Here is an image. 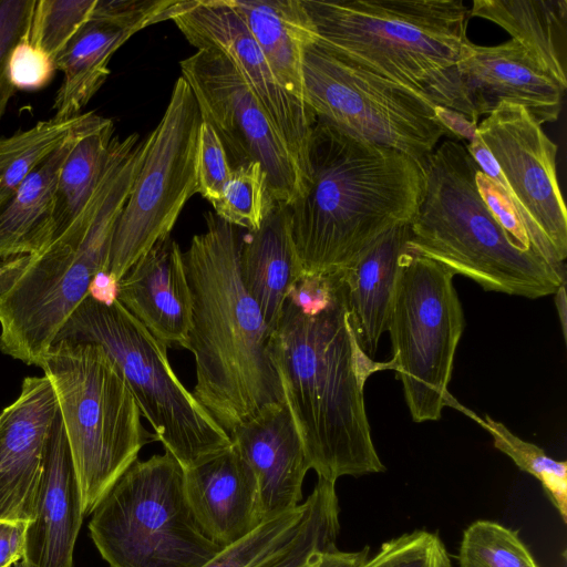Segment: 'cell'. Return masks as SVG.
Returning <instances> with one entry per match:
<instances>
[{
    "label": "cell",
    "instance_id": "obj_32",
    "mask_svg": "<svg viewBox=\"0 0 567 567\" xmlns=\"http://www.w3.org/2000/svg\"><path fill=\"white\" fill-rule=\"evenodd\" d=\"M458 567H539L518 533L497 522L477 519L463 532Z\"/></svg>",
    "mask_w": 567,
    "mask_h": 567
},
{
    "label": "cell",
    "instance_id": "obj_6",
    "mask_svg": "<svg viewBox=\"0 0 567 567\" xmlns=\"http://www.w3.org/2000/svg\"><path fill=\"white\" fill-rule=\"evenodd\" d=\"M424 189L410 224V248L483 289L526 298L565 284L540 256L516 245L482 199L478 165L457 141L441 143L423 162Z\"/></svg>",
    "mask_w": 567,
    "mask_h": 567
},
{
    "label": "cell",
    "instance_id": "obj_27",
    "mask_svg": "<svg viewBox=\"0 0 567 567\" xmlns=\"http://www.w3.org/2000/svg\"><path fill=\"white\" fill-rule=\"evenodd\" d=\"M470 17L486 19L504 29L567 89L566 0H474Z\"/></svg>",
    "mask_w": 567,
    "mask_h": 567
},
{
    "label": "cell",
    "instance_id": "obj_17",
    "mask_svg": "<svg viewBox=\"0 0 567 567\" xmlns=\"http://www.w3.org/2000/svg\"><path fill=\"white\" fill-rule=\"evenodd\" d=\"M457 70L477 117L502 101L524 107L540 125L559 117L566 90L513 39L493 47L467 39Z\"/></svg>",
    "mask_w": 567,
    "mask_h": 567
},
{
    "label": "cell",
    "instance_id": "obj_11",
    "mask_svg": "<svg viewBox=\"0 0 567 567\" xmlns=\"http://www.w3.org/2000/svg\"><path fill=\"white\" fill-rule=\"evenodd\" d=\"M305 103L341 131L423 162L451 135L436 106L317 43L305 50Z\"/></svg>",
    "mask_w": 567,
    "mask_h": 567
},
{
    "label": "cell",
    "instance_id": "obj_42",
    "mask_svg": "<svg viewBox=\"0 0 567 567\" xmlns=\"http://www.w3.org/2000/svg\"><path fill=\"white\" fill-rule=\"evenodd\" d=\"M25 522H0V567L21 560L24 551Z\"/></svg>",
    "mask_w": 567,
    "mask_h": 567
},
{
    "label": "cell",
    "instance_id": "obj_4",
    "mask_svg": "<svg viewBox=\"0 0 567 567\" xmlns=\"http://www.w3.org/2000/svg\"><path fill=\"white\" fill-rule=\"evenodd\" d=\"M143 154L142 142H116L84 212L45 248L0 262L3 354L40 367L95 278L106 271L115 226Z\"/></svg>",
    "mask_w": 567,
    "mask_h": 567
},
{
    "label": "cell",
    "instance_id": "obj_18",
    "mask_svg": "<svg viewBox=\"0 0 567 567\" xmlns=\"http://www.w3.org/2000/svg\"><path fill=\"white\" fill-rule=\"evenodd\" d=\"M83 517L80 488L58 412L45 449L34 515L25 529L22 567H73Z\"/></svg>",
    "mask_w": 567,
    "mask_h": 567
},
{
    "label": "cell",
    "instance_id": "obj_29",
    "mask_svg": "<svg viewBox=\"0 0 567 567\" xmlns=\"http://www.w3.org/2000/svg\"><path fill=\"white\" fill-rule=\"evenodd\" d=\"M305 507L296 536L256 567H315L321 553L337 548L340 507L336 483L318 478Z\"/></svg>",
    "mask_w": 567,
    "mask_h": 567
},
{
    "label": "cell",
    "instance_id": "obj_20",
    "mask_svg": "<svg viewBox=\"0 0 567 567\" xmlns=\"http://www.w3.org/2000/svg\"><path fill=\"white\" fill-rule=\"evenodd\" d=\"M116 299L167 348H184L192 321V293L183 251L171 235L123 276Z\"/></svg>",
    "mask_w": 567,
    "mask_h": 567
},
{
    "label": "cell",
    "instance_id": "obj_34",
    "mask_svg": "<svg viewBox=\"0 0 567 567\" xmlns=\"http://www.w3.org/2000/svg\"><path fill=\"white\" fill-rule=\"evenodd\" d=\"M305 508L302 503L295 509L262 522L243 538L223 547L202 567H256L296 536Z\"/></svg>",
    "mask_w": 567,
    "mask_h": 567
},
{
    "label": "cell",
    "instance_id": "obj_45",
    "mask_svg": "<svg viewBox=\"0 0 567 567\" xmlns=\"http://www.w3.org/2000/svg\"><path fill=\"white\" fill-rule=\"evenodd\" d=\"M556 293V297H555V303H556V308H557V311H558V317H559V320H560V326H561V330H563V334H564V339L566 340V332H567V326H566V322H567V300H566V289H565V284L561 285L557 291L555 292Z\"/></svg>",
    "mask_w": 567,
    "mask_h": 567
},
{
    "label": "cell",
    "instance_id": "obj_8",
    "mask_svg": "<svg viewBox=\"0 0 567 567\" xmlns=\"http://www.w3.org/2000/svg\"><path fill=\"white\" fill-rule=\"evenodd\" d=\"M56 340L103 348L122 372L156 441L183 470L233 444L230 436L179 381L168 361L167 347L116 298L103 302L90 292Z\"/></svg>",
    "mask_w": 567,
    "mask_h": 567
},
{
    "label": "cell",
    "instance_id": "obj_26",
    "mask_svg": "<svg viewBox=\"0 0 567 567\" xmlns=\"http://www.w3.org/2000/svg\"><path fill=\"white\" fill-rule=\"evenodd\" d=\"M137 32L118 21L91 14L54 63L63 73L53 102L54 118L81 114L106 81L113 54Z\"/></svg>",
    "mask_w": 567,
    "mask_h": 567
},
{
    "label": "cell",
    "instance_id": "obj_24",
    "mask_svg": "<svg viewBox=\"0 0 567 567\" xmlns=\"http://www.w3.org/2000/svg\"><path fill=\"white\" fill-rule=\"evenodd\" d=\"M262 51L276 80L305 102V50L316 43V28L302 0H228Z\"/></svg>",
    "mask_w": 567,
    "mask_h": 567
},
{
    "label": "cell",
    "instance_id": "obj_13",
    "mask_svg": "<svg viewBox=\"0 0 567 567\" xmlns=\"http://www.w3.org/2000/svg\"><path fill=\"white\" fill-rule=\"evenodd\" d=\"M466 146L517 208L532 249L565 278L567 210L557 179V145L528 112L498 102Z\"/></svg>",
    "mask_w": 567,
    "mask_h": 567
},
{
    "label": "cell",
    "instance_id": "obj_40",
    "mask_svg": "<svg viewBox=\"0 0 567 567\" xmlns=\"http://www.w3.org/2000/svg\"><path fill=\"white\" fill-rule=\"evenodd\" d=\"M475 181L482 199L513 241L524 249L533 250L527 231L507 190L480 167Z\"/></svg>",
    "mask_w": 567,
    "mask_h": 567
},
{
    "label": "cell",
    "instance_id": "obj_7",
    "mask_svg": "<svg viewBox=\"0 0 567 567\" xmlns=\"http://www.w3.org/2000/svg\"><path fill=\"white\" fill-rule=\"evenodd\" d=\"M39 368L55 392L85 517L156 439L144 429L127 382L100 346L56 340Z\"/></svg>",
    "mask_w": 567,
    "mask_h": 567
},
{
    "label": "cell",
    "instance_id": "obj_12",
    "mask_svg": "<svg viewBox=\"0 0 567 567\" xmlns=\"http://www.w3.org/2000/svg\"><path fill=\"white\" fill-rule=\"evenodd\" d=\"M200 123L194 94L179 76L161 121L144 140L143 161L115 226L104 272L114 281L171 235L186 202L197 193Z\"/></svg>",
    "mask_w": 567,
    "mask_h": 567
},
{
    "label": "cell",
    "instance_id": "obj_25",
    "mask_svg": "<svg viewBox=\"0 0 567 567\" xmlns=\"http://www.w3.org/2000/svg\"><path fill=\"white\" fill-rule=\"evenodd\" d=\"M84 118L0 208V258L37 252L53 240L59 175Z\"/></svg>",
    "mask_w": 567,
    "mask_h": 567
},
{
    "label": "cell",
    "instance_id": "obj_37",
    "mask_svg": "<svg viewBox=\"0 0 567 567\" xmlns=\"http://www.w3.org/2000/svg\"><path fill=\"white\" fill-rule=\"evenodd\" d=\"M37 0H0V121L16 89L9 79L14 47L29 35Z\"/></svg>",
    "mask_w": 567,
    "mask_h": 567
},
{
    "label": "cell",
    "instance_id": "obj_1",
    "mask_svg": "<svg viewBox=\"0 0 567 567\" xmlns=\"http://www.w3.org/2000/svg\"><path fill=\"white\" fill-rule=\"evenodd\" d=\"M338 272L334 297L324 310L308 316L286 301L270 336L284 401L309 467L333 483L385 471L372 441L363 386L372 373L395 369L393 360L375 362L361 350Z\"/></svg>",
    "mask_w": 567,
    "mask_h": 567
},
{
    "label": "cell",
    "instance_id": "obj_28",
    "mask_svg": "<svg viewBox=\"0 0 567 567\" xmlns=\"http://www.w3.org/2000/svg\"><path fill=\"white\" fill-rule=\"evenodd\" d=\"M115 136L112 120L86 113L59 175L53 240L93 198L110 162Z\"/></svg>",
    "mask_w": 567,
    "mask_h": 567
},
{
    "label": "cell",
    "instance_id": "obj_36",
    "mask_svg": "<svg viewBox=\"0 0 567 567\" xmlns=\"http://www.w3.org/2000/svg\"><path fill=\"white\" fill-rule=\"evenodd\" d=\"M361 567H452L437 533L415 529L384 542Z\"/></svg>",
    "mask_w": 567,
    "mask_h": 567
},
{
    "label": "cell",
    "instance_id": "obj_31",
    "mask_svg": "<svg viewBox=\"0 0 567 567\" xmlns=\"http://www.w3.org/2000/svg\"><path fill=\"white\" fill-rule=\"evenodd\" d=\"M445 405H453L483 426L493 437L497 450L506 454L522 471L537 478L564 523L567 522V463L548 456L539 446L513 434L503 423L491 416H477L460 406L447 394Z\"/></svg>",
    "mask_w": 567,
    "mask_h": 567
},
{
    "label": "cell",
    "instance_id": "obj_35",
    "mask_svg": "<svg viewBox=\"0 0 567 567\" xmlns=\"http://www.w3.org/2000/svg\"><path fill=\"white\" fill-rule=\"evenodd\" d=\"M96 0H37L29 42L55 63L69 42L90 20Z\"/></svg>",
    "mask_w": 567,
    "mask_h": 567
},
{
    "label": "cell",
    "instance_id": "obj_23",
    "mask_svg": "<svg viewBox=\"0 0 567 567\" xmlns=\"http://www.w3.org/2000/svg\"><path fill=\"white\" fill-rule=\"evenodd\" d=\"M239 269L246 289L272 332L292 285L303 274L291 238L288 205L276 203L260 227L243 236Z\"/></svg>",
    "mask_w": 567,
    "mask_h": 567
},
{
    "label": "cell",
    "instance_id": "obj_41",
    "mask_svg": "<svg viewBox=\"0 0 567 567\" xmlns=\"http://www.w3.org/2000/svg\"><path fill=\"white\" fill-rule=\"evenodd\" d=\"M338 282L339 272L330 275L302 274L292 285L287 301L305 315H317L332 301Z\"/></svg>",
    "mask_w": 567,
    "mask_h": 567
},
{
    "label": "cell",
    "instance_id": "obj_16",
    "mask_svg": "<svg viewBox=\"0 0 567 567\" xmlns=\"http://www.w3.org/2000/svg\"><path fill=\"white\" fill-rule=\"evenodd\" d=\"M58 401L50 380L23 379L17 399L0 412V522L32 520Z\"/></svg>",
    "mask_w": 567,
    "mask_h": 567
},
{
    "label": "cell",
    "instance_id": "obj_33",
    "mask_svg": "<svg viewBox=\"0 0 567 567\" xmlns=\"http://www.w3.org/2000/svg\"><path fill=\"white\" fill-rule=\"evenodd\" d=\"M275 204L262 166L250 162L231 171L220 197L212 205L223 220L254 231Z\"/></svg>",
    "mask_w": 567,
    "mask_h": 567
},
{
    "label": "cell",
    "instance_id": "obj_2",
    "mask_svg": "<svg viewBox=\"0 0 567 567\" xmlns=\"http://www.w3.org/2000/svg\"><path fill=\"white\" fill-rule=\"evenodd\" d=\"M308 186L289 206L303 274L347 268L389 230L409 225L423 197L422 163L316 118L308 145Z\"/></svg>",
    "mask_w": 567,
    "mask_h": 567
},
{
    "label": "cell",
    "instance_id": "obj_5",
    "mask_svg": "<svg viewBox=\"0 0 567 567\" xmlns=\"http://www.w3.org/2000/svg\"><path fill=\"white\" fill-rule=\"evenodd\" d=\"M317 44L478 124L457 61L467 40L462 0H302Z\"/></svg>",
    "mask_w": 567,
    "mask_h": 567
},
{
    "label": "cell",
    "instance_id": "obj_22",
    "mask_svg": "<svg viewBox=\"0 0 567 567\" xmlns=\"http://www.w3.org/2000/svg\"><path fill=\"white\" fill-rule=\"evenodd\" d=\"M410 224L395 227L367 247L340 270L350 323L361 350L373 358L388 331L395 285L410 250Z\"/></svg>",
    "mask_w": 567,
    "mask_h": 567
},
{
    "label": "cell",
    "instance_id": "obj_44",
    "mask_svg": "<svg viewBox=\"0 0 567 567\" xmlns=\"http://www.w3.org/2000/svg\"><path fill=\"white\" fill-rule=\"evenodd\" d=\"M436 115L452 136L473 140L477 125L468 121L464 115L436 106Z\"/></svg>",
    "mask_w": 567,
    "mask_h": 567
},
{
    "label": "cell",
    "instance_id": "obj_30",
    "mask_svg": "<svg viewBox=\"0 0 567 567\" xmlns=\"http://www.w3.org/2000/svg\"><path fill=\"white\" fill-rule=\"evenodd\" d=\"M85 113L68 118H50L0 138V208L20 184L43 164L72 134Z\"/></svg>",
    "mask_w": 567,
    "mask_h": 567
},
{
    "label": "cell",
    "instance_id": "obj_38",
    "mask_svg": "<svg viewBox=\"0 0 567 567\" xmlns=\"http://www.w3.org/2000/svg\"><path fill=\"white\" fill-rule=\"evenodd\" d=\"M225 148L213 127L202 120L196 154L197 193L214 204L230 177Z\"/></svg>",
    "mask_w": 567,
    "mask_h": 567
},
{
    "label": "cell",
    "instance_id": "obj_39",
    "mask_svg": "<svg viewBox=\"0 0 567 567\" xmlns=\"http://www.w3.org/2000/svg\"><path fill=\"white\" fill-rule=\"evenodd\" d=\"M56 71L53 60L41 49L20 41L9 60V79L16 90L34 91L47 86Z\"/></svg>",
    "mask_w": 567,
    "mask_h": 567
},
{
    "label": "cell",
    "instance_id": "obj_21",
    "mask_svg": "<svg viewBox=\"0 0 567 567\" xmlns=\"http://www.w3.org/2000/svg\"><path fill=\"white\" fill-rule=\"evenodd\" d=\"M183 472L185 495L197 523L221 547L262 523L255 474L234 443Z\"/></svg>",
    "mask_w": 567,
    "mask_h": 567
},
{
    "label": "cell",
    "instance_id": "obj_19",
    "mask_svg": "<svg viewBox=\"0 0 567 567\" xmlns=\"http://www.w3.org/2000/svg\"><path fill=\"white\" fill-rule=\"evenodd\" d=\"M229 436L255 474L261 522L298 507L310 467L286 404L265 408Z\"/></svg>",
    "mask_w": 567,
    "mask_h": 567
},
{
    "label": "cell",
    "instance_id": "obj_43",
    "mask_svg": "<svg viewBox=\"0 0 567 567\" xmlns=\"http://www.w3.org/2000/svg\"><path fill=\"white\" fill-rule=\"evenodd\" d=\"M369 554V546L355 551H343L337 547L321 553L315 567H361Z\"/></svg>",
    "mask_w": 567,
    "mask_h": 567
},
{
    "label": "cell",
    "instance_id": "obj_15",
    "mask_svg": "<svg viewBox=\"0 0 567 567\" xmlns=\"http://www.w3.org/2000/svg\"><path fill=\"white\" fill-rule=\"evenodd\" d=\"M169 20L197 50L217 51L230 62L309 182L308 145L317 117L305 102L279 84L259 45L228 0H176Z\"/></svg>",
    "mask_w": 567,
    "mask_h": 567
},
{
    "label": "cell",
    "instance_id": "obj_10",
    "mask_svg": "<svg viewBox=\"0 0 567 567\" xmlns=\"http://www.w3.org/2000/svg\"><path fill=\"white\" fill-rule=\"evenodd\" d=\"M453 277L411 248L395 285L388 331L395 371L415 422L441 417L464 316Z\"/></svg>",
    "mask_w": 567,
    "mask_h": 567
},
{
    "label": "cell",
    "instance_id": "obj_3",
    "mask_svg": "<svg viewBox=\"0 0 567 567\" xmlns=\"http://www.w3.org/2000/svg\"><path fill=\"white\" fill-rule=\"evenodd\" d=\"M183 252L192 293L184 346L195 359L193 394L229 435L267 406L285 403L262 312L239 269L238 227L215 213Z\"/></svg>",
    "mask_w": 567,
    "mask_h": 567
},
{
    "label": "cell",
    "instance_id": "obj_14",
    "mask_svg": "<svg viewBox=\"0 0 567 567\" xmlns=\"http://www.w3.org/2000/svg\"><path fill=\"white\" fill-rule=\"evenodd\" d=\"M202 120L219 137L231 169L258 162L276 203L290 205L308 178L246 82L219 52L202 49L179 62Z\"/></svg>",
    "mask_w": 567,
    "mask_h": 567
},
{
    "label": "cell",
    "instance_id": "obj_9",
    "mask_svg": "<svg viewBox=\"0 0 567 567\" xmlns=\"http://www.w3.org/2000/svg\"><path fill=\"white\" fill-rule=\"evenodd\" d=\"M91 515L90 536L110 567H202L223 548L197 523L183 468L166 451L136 460Z\"/></svg>",
    "mask_w": 567,
    "mask_h": 567
}]
</instances>
